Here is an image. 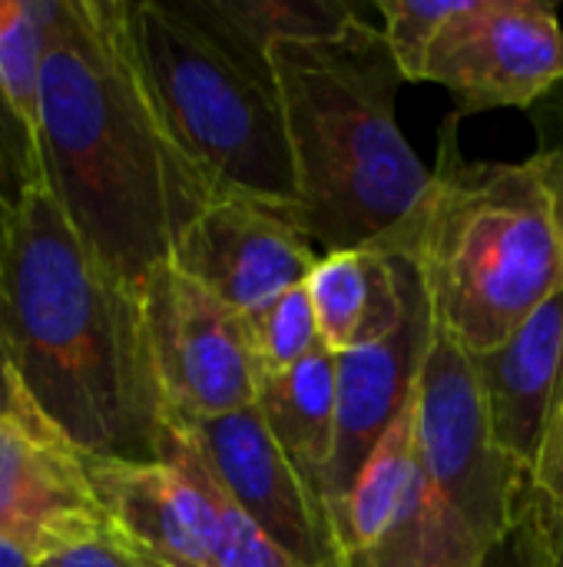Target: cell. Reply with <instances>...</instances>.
Wrapping results in <instances>:
<instances>
[{"label":"cell","mask_w":563,"mask_h":567,"mask_svg":"<svg viewBox=\"0 0 563 567\" xmlns=\"http://www.w3.org/2000/svg\"><path fill=\"white\" fill-rule=\"evenodd\" d=\"M46 37L37 159L83 246L126 286L173 259L219 196L173 140L136 60L129 0H23Z\"/></svg>","instance_id":"obj_1"},{"label":"cell","mask_w":563,"mask_h":567,"mask_svg":"<svg viewBox=\"0 0 563 567\" xmlns=\"http://www.w3.org/2000/svg\"><path fill=\"white\" fill-rule=\"evenodd\" d=\"M0 332L33 412L80 455L163 462L159 389L143 289L116 279L37 186L0 259Z\"/></svg>","instance_id":"obj_2"},{"label":"cell","mask_w":563,"mask_h":567,"mask_svg":"<svg viewBox=\"0 0 563 567\" xmlns=\"http://www.w3.org/2000/svg\"><path fill=\"white\" fill-rule=\"evenodd\" d=\"M272 73L299 189L289 219L322 252L388 249L421 209L431 169L398 126L408 80L382 27L358 17L338 37L279 43Z\"/></svg>","instance_id":"obj_3"},{"label":"cell","mask_w":563,"mask_h":567,"mask_svg":"<svg viewBox=\"0 0 563 567\" xmlns=\"http://www.w3.org/2000/svg\"><path fill=\"white\" fill-rule=\"evenodd\" d=\"M455 126L451 113L428 196L385 252L418 269L435 332L475 359L563 289V239L534 163H468Z\"/></svg>","instance_id":"obj_4"},{"label":"cell","mask_w":563,"mask_h":567,"mask_svg":"<svg viewBox=\"0 0 563 567\" xmlns=\"http://www.w3.org/2000/svg\"><path fill=\"white\" fill-rule=\"evenodd\" d=\"M129 33L173 140L212 189L292 209L295 163L272 60L236 50L186 0H129Z\"/></svg>","instance_id":"obj_5"},{"label":"cell","mask_w":563,"mask_h":567,"mask_svg":"<svg viewBox=\"0 0 563 567\" xmlns=\"http://www.w3.org/2000/svg\"><path fill=\"white\" fill-rule=\"evenodd\" d=\"M421 83L455 100V116L534 110L563 83V20L551 0H465L441 27Z\"/></svg>","instance_id":"obj_6"},{"label":"cell","mask_w":563,"mask_h":567,"mask_svg":"<svg viewBox=\"0 0 563 567\" xmlns=\"http://www.w3.org/2000/svg\"><path fill=\"white\" fill-rule=\"evenodd\" d=\"M232 505L299 567H352L329 502L275 445L259 409L169 422Z\"/></svg>","instance_id":"obj_7"},{"label":"cell","mask_w":563,"mask_h":567,"mask_svg":"<svg viewBox=\"0 0 563 567\" xmlns=\"http://www.w3.org/2000/svg\"><path fill=\"white\" fill-rule=\"evenodd\" d=\"M159 389L176 419H216L252 409L259 369L242 319L179 266H159L143 286Z\"/></svg>","instance_id":"obj_8"},{"label":"cell","mask_w":563,"mask_h":567,"mask_svg":"<svg viewBox=\"0 0 563 567\" xmlns=\"http://www.w3.org/2000/svg\"><path fill=\"white\" fill-rule=\"evenodd\" d=\"M169 262L246 319L305 286L319 252L285 209L216 196L179 236Z\"/></svg>","instance_id":"obj_9"},{"label":"cell","mask_w":563,"mask_h":567,"mask_svg":"<svg viewBox=\"0 0 563 567\" xmlns=\"http://www.w3.org/2000/svg\"><path fill=\"white\" fill-rule=\"evenodd\" d=\"M398 259L405 266V292H408L405 322L385 342L335 355L338 415H335V455L325 488L332 515L342 512L358 472L365 468L382 435L411 409L418 395L421 369L438 336L418 269L405 256Z\"/></svg>","instance_id":"obj_10"},{"label":"cell","mask_w":563,"mask_h":567,"mask_svg":"<svg viewBox=\"0 0 563 567\" xmlns=\"http://www.w3.org/2000/svg\"><path fill=\"white\" fill-rule=\"evenodd\" d=\"M106 528L83 455L43 422H0V538L43 561Z\"/></svg>","instance_id":"obj_11"},{"label":"cell","mask_w":563,"mask_h":567,"mask_svg":"<svg viewBox=\"0 0 563 567\" xmlns=\"http://www.w3.org/2000/svg\"><path fill=\"white\" fill-rule=\"evenodd\" d=\"M491 442L531 485L544 442L563 405V289L504 346L475 355Z\"/></svg>","instance_id":"obj_12"},{"label":"cell","mask_w":563,"mask_h":567,"mask_svg":"<svg viewBox=\"0 0 563 567\" xmlns=\"http://www.w3.org/2000/svg\"><path fill=\"white\" fill-rule=\"evenodd\" d=\"M83 462L103 522L119 542L176 567H209L199 542V488L176 455L163 462L83 455Z\"/></svg>","instance_id":"obj_13"},{"label":"cell","mask_w":563,"mask_h":567,"mask_svg":"<svg viewBox=\"0 0 563 567\" xmlns=\"http://www.w3.org/2000/svg\"><path fill=\"white\" fill-rule=\"evenodd\" d=\"M322 346L345 355L398 332L408 312L405 266L378 246L322 252L305 279Z\"/></svg>","instance_id":"obj_14"},{"label":"cell","mask_w":563,"mask_h":567,"mask_svg":"<svg viewBox=\"0 0 563 567\" xmlns=\"http://www.w3.org/2000/svg\"><path fill=\"white\" fill-rule=\"evenodd\" d=\"M256 409L275 445L299 475L329 502V468L335 455V355L329 349L299 362L289 372L259 379ZM332 508V505H329Z\"/></svg>","instance_id":"obj_15"},{"label":"cell","mask_w":563,"mask_h":567,"mask_svg":"<svg viewBox=\"0 0 563 567\" xmlns=\"http://www.w3.org/2000/svg\"><path fill=\"white\" fill-rule=\"evenodd\" d=\"M186 7L256 60H272L279 43L338 37L352 20L365 17L358 3L345 0H186Z\"/></svg>","instance_id":"obj_16"},{"label":"cell","mask_w":563,"mask_h":567,"mask_svg":"<svg viewBox=\"0 0 563 567\" xmlns=\"http://www.w3.org/2000/svg\"><path fill=\"white\" fill-rule=\"evenodd\" d=\"M415 468H418V422L411 402V409L382 435L365 468L358 472L342 512L335 515L338 538L345 545L348 561L365 555L392 528L398 508L408 498Z\"/></svg>","instance_id":"obj_17"},{"label":"cell","mask_w":563,"mask_h":567,"mask_svg":"<svg viewBox=\"0 0 563 567\" xmlns=\"http://www.w3.org/2000/svg\"><path fill=\"white\" fill-rule=\"evenodd\" d=\"M242 329H246V342L259 369V379L289 372L299 362L325 349L305 286H295L282 292L279 299H272L265 309L246 316Z\"/></svg>","instance_id":"obj_18"},{"label":"cell","mask_w":563,"mask_h":567,"mask_svg":"<svg viewBox=\"0 0 563 567\" xmlns=\"http://www.w3.org/2000/svg\"><path fill=\"white\" fill-rule=\"evenodd\" d=\"M46 37L23 0H0V90L23 123L33 150L40 136V76Z\"/></svg>","instance_id":"obj_19"},{"label":"cell","mask_w":563,"mask_h":567,"mask_svg":"<svg viewBox=\"0 0 563 567\" xmlns=\"http://www.w3.org/2000/svg\"><path fill=\"white\" fill-rule=\"evenodd\" d=\"M461 3L465 0H375V10L385 20V43L408 83H421L428 53Z\"/></svg>","instance_id":"obj_20"},{"label":"cell","mask_w":563,"mask_h":567,"mask_svg":"<svg viewBox=\"0 0 563 567\" xmlns=\"http://www.w3.org/2000/svg\"><path fill=\"white\" fill-rule=\"evenodd\" d=\"M37 186H43L37 150L0 90V199L17 209Z\"/></svg>","instance_id":"obj_21"},{"label":"cell","mask_w":563,"mask_h":567,"mask_svg":"<svg viewBox=\"0 0 563 567\" xmlns=\"http://www.w3.org/2000/svg\"><path fill=\"white\" fill-rule=\"evenodd\" d=\"M531 116H534V130H538V150L528 159L534 163V169L541 173V179L551 193L563 239V83L531 110Z\"/></svg>","instance_id":"obj_22"},{"label":"cell","mask_w":563,"mask_h":567,"mask_svg":"<svg viewBox=\"0 0 563 567\" xmlns=\"http://www.w3.org/2000/svg\"><path fill=\"white\" fill-rule=\"evenodd\" d=\"M484 567H548V528L541 498L528 488L508 535L494 545Z\"/></svg>","instance_id":"obj_23"},{"label":"cell","mask_w":563,"mask_h":567,"mask_svg":"<svg viewBox=\"0 0 563 567\" xmlns=\"http://www.w3.org/2000/svg\"><path fill=\"white\" fill-rule=\"evenodd\" d=\"M33 567H143V561L126 542H119L106 528V532H96L70 548H60L56 555L37 561Z\"/></svg>","instance_id":"obj_24"},{"label":"cell","mask_w":563,"mask_h":567,"mask_svg":"<svg viewBox=\"0 0 563 567\" xmlns=\"http://www.w3.org/2000/svg\"><path fill=\"white\" fill-rule=\"evenodd\" d=\"M531 492L563 518V405L554 419V429L544 442V452L538 458V468L531 475Z\"/></svg>","instance_id":"obj_25"},{"label":"cell","mask_w":563,"mask_h":567,"mask_svg":"<svg viewBox=\"0 0 563 567\" xmlns=\"http://www.w3.org/2000/svg\"><path fill=\"white\" fill-rule=\"evenodd\" d=\"M0 422H43L33 405L27 402L13 369L7 362H0ZM46 425V422H43Z\"/></svg>","instance_id":"obj_26"},{"label":"cell","mask_w":563,"mask_h":567,"mask_svg":"<svg viewBox=\"0 0 563 567\" xmlns=\"http://www.w3.org/2000/svg\"><path fill=\"white\" fill-rule=\"evenodd\" d=\"M544 528H548V567H563V518L557 512H551L544 502Z\"/></svg>","instance_id":"obj_27"},{"label":"cell","mask_w":563,"mask_h":567,"mask_svg":"<svg viewBox=\"0 0 563 567\" xmlns=\"http://www.w3.org/2000/svg\"><path fill=\"white\" fill-rule=\"evenodd\" d=\"M37 561L27 555V551H20L17 545H10V542H3L0 538V567H33Z\"/></svg>","instance_id":"obj_28"},{"label":"cell","mask_w":563,"mask_h":567,"mask_svg":"<svg viewBox=\"0 0 563 567\" xmlns=\"http://www.w3.org/2000/svg\"><path fill=\"white\" fill-rule=\"evenodd\" d=\"M13 206L7 199H0V259H3V249H7V233H10V223H13Z\"/></svg>","instance_id":"obj_29"},{"label":"cell","mask_w":563,"mask_h":567,"mask_svg":"<svg viewBox=\"0 0 563 567\" xmlns=\"http://www.w3.org/2000/svg\"><path fill=\"white\" fill-rule=\"evenodd\" d=\"M139 555V551H136ZM139 561H143V567H176L169 565V561H159V558H149V555H139Z\"/></svg>","instance_id":"obj_30"},{"label":"cell","mask_w":563,"mask_h":567,"mask_svg":"<svg viewBox=\"0 0 563 567\" xmlns=\"http://www.w3.org/2000/svg\"><path fill=\"white\" fill-rule=\"evenodd\" d=\"M0 362H7V365H10V359H7V346H3V332H0Z\"/></svg>","instance_id":"obj_31"}]
</instances>
